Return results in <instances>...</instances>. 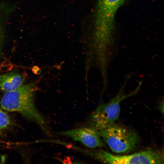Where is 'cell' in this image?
<instances>
[{
	"instance_id": "3957f363",
	"label": "cell",
	"mask_w": 164,
	"mask_h": 164,
	"mask_svg": "<svg viewBox=\"0 0 164 164\" xmlns=\"http://www.w3.org/2000/svg\"><path fill=\"white\" fill-rule=\"evenodd\" d=\"M130 77L128 76L115 96L108 102L99 105L91 114L89 126L98 131L105 129L115 123L119 116L120 104L124 99L132 96L139 91L142 81L139 82L135 89L128 94L125 93V88Z\"/></svg>"
},
{
	"instance_id": "ba28073f",
	"label": "cell",
	"mask_w": 164,
	"mask_h": 164,
	"mask_svg": "<svg viewBox=\"0 0 164 164\" xmlns=\"http://www.w3.org/2000/svg\"><path fill=\"white\" fill-rule=\"evenodd\" d=\"M11 123L8 115L0 109V133L9 127Z\"/></svg>"
},
{
	"instance_id": "7a4b0ae2",
	"label": "cell",
	"mask_w": 164,
	"mask_h": 164,
	"mask_svg": "<svg viewBox=\"0 0 164 164\" xmlns=\"http://www.w3.org/2000/svg\"><path fill=\"white\" fill-rule=\"evenodd\" d=\"M125 0H98L97 6L94 34L98 47L112 49L116 13Z\"/></svg>"
},
{
	"instance_id": "6da1fadb",
	"label": "cell",
	"mask_w": 164,
	"mask_h": 164,
	"mask_svg": "<svg viewBox=\"0 0 164 164\" xmlns=\"http://www.w3.org/2000/svg\"><path fill=\"white\" fill-rule=\"evenodd\" d=\"M34 90L30 84L23 85L18 89L5 92L1 101V107L10 112H17L36 123L45 134L50 137L53 135L47 121L35 105Z\"/></svg>"
},
{
	"instance_id": "277c9868",
	"label": "cell",
	"mask_w": 164,
	"mask_h": 164,
	"mask_svg": "<svg viewBox=\"0 0 164 164\" xmlns=\"http://www.w3.org/2000/svg\"><path fill=\"white\" fill-rule=\"evenodd\" d=\"M98 131L104 141L112 151L117 153L132 150L139 142L135 131L115 123Z\"/></svg>"
},
{
	"instance_id": "9c48e42d",
	"label": "cell",
	"mask_w": 164,
	"mask_h": 164,
	"mask_svg": "<svg viewBox=\"0 0 164 164\" xmlns=\"http://www.w3.org/2000/svg\"><path fill=\"white\" fill-rule=\"evenodd\" d=\"M4 39V33L2 28L0 26V52Z\"/></svg>"
},
{
	"instance_id": "5b68a950",
	"label": "cell",
	"mask_w": 164,
	"mask_h": 164,
	"mask_svg": "<svg viewBox=\"0 0 164 164\" xmlns=\"http://www.w3.org/2000/svg\"><path fill=\"white\" fill-rule=\"evenodd\" d=\"M91 156L109 164H163V151L149 149L128 155H115L103 150L90 152Z\"/></svg>"
},
{
	"instance_id": "8992f818",
	"label": "cell",
	"mask_w": 164,
	"mask_h": 164,
	"mask_svg": "<svg viewBox=\"0 0 164 164\" xmlns=\"http://www.w3.org/2000/svg\"><path fill=\"white\" fill-rule=\"evenodd\" d=\"M56 134L71 138L90 148L94 149L104 146L98 131L89 125L60 131Z\"/></svg>"
},
{
	"instance_id": "52a82bcc",
	"label": "cell",
	"mask_w": 164,
	"mask_h": 164,
	"mask_svg": "<svg viewBox=\"0 0 164 164\" xmlns=\"http://www.w3.org/2000/svg\"><path fill=\"white\" fill-rule=\"evenodd\" d=\"M23 78L15 72L0 75V90L5 92L15 90L23 85Z\"/></svg>"
}]
</instances>
